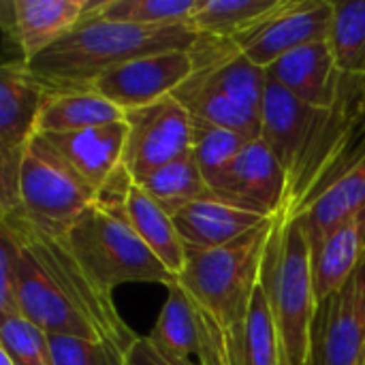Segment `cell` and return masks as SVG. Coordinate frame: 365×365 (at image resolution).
Segmentation results:
<instances>
[{
	"label": "cell",
	"mask_w": 365,
	"mask_h": 365,
	"mask_svg": "<svg viewBox=\"0 0 365 365\" xmlns=\"http://www.w3.org/2000/svg\"><path fill=\"white\" fill-rule=\"evenodd\" d=\"M365 163V77H340L338 96L323 109L312 139L289 175L284 205L299 216L334 182Z\"/></svg>",
	"instance_id": "cell-5"
},
{
	"label": "cell",
	"mask_w": 365,
	"mask_h": 365,
	"mask_svg": "<svg viewBox=\"0 0 365 365\" xmlns=\"http://www.w3.org/2000/svg\"><path fill=\"white\" fill-rule=\"evenodd\" d=\"M0 365H15V364L11 361V357H9L6 353H2V351H0Z\"/></svg>",
	"instance_id": "cell-36"
},
{
	"label": "cell",
	"mask_w": 365,
	"mask_h": 365,
	"mask_svg": "<svg viewBox=\"0 0 365 365\" xmlns=\"http://www.w3.org/2000/svg\"><path fill=\"white\" fill-rule=\"evenodd\" d=\"M192 75V58L188 49L152 53L130 60L105 75H101L92 90L124 113L152 105L173 92Z\"/></svg>",
	"instance_id": "cell-14"
},
{
	"label": "cell",
	"mask_w": 365,
	"mask_h": 365,
	"mask_svg": "<svg viewBox=\"0 0 365 365\" xmlns=\"http://www.w3.org/2000/svg\"><path fill=\"white\" fill-rule=\"evenodd\" d=\"M135 184L141 186L169 214H173L178 207H182L186 203L216 197L212 192L207 180L203 178L192 152L152 171L150 175L137 180Z\"/></svg>",
	"instance_id": "cell-27"
},
{
	"label": "cell",
	"mask_w": 365,
	"mask_h": 365,
	"mask_svg": "<svg viewBox=\"0 0 365 365\" xmlns=\"http://www.w3.org/2000/svg\"><path fill=\"white\" fill-rule=\"evenodd\" d=\"M361 365H365V361H364V364H361Z\"/></svg>",
	"instance_id": "cell-37"
},
{
	"label": "cell",
	"mask_w": 365,
	"mask_h": 365,
	"mask_svg": "<svg viewBox=\"0 0 365 365\" xmlns=\"http://www.w3.org/2000/svg\"><path fill=\"white\" fill-rule=\"evenodd\" d=\"M331 24V0H287L276 15L235 38V43L257 66L267 68L295 49L329 41Z\"/></svg>",
	"instance_id": "cell-13"
},
{
	"label": "cell",
	"mask_w": 365,
	"mask_h": 365,
	"mask_svg": "<svg viewBox=\"0 0 365 365\" xmlns=\"http://www.w3.org/2000/svg\"><path fill=\"white\" fill-rule=\"evenodd\" d=\"M0 242L11 252V263L15 272V289L19 314L41 327L47 336H75L101 340L96 329L73 308V304L58 293L49 278L38 269V265L17 246V242L2 229Z\"/></svg>",
	"instance_id": "cell-15"
},
{
	"label": "cell",
	"mask_w": 365,
	"mask_h": 365,
	"mask_svg": "<svg viewBox=\"0 0 365 365\" xmlns=\"http://www.w3.org/2000/svg\"><path fill=\"white\" fill-rule=\"evenodd\" d=\"M210 188L237 207L276 216L287 199L289 173L263 139H252L210 182Z\"/></svg>",
	"instance_id": "cell-12"
},
{
	"label": "cell",
	"mask_w": 365,
	"mask_h": 365,
	"mask_svg": "<svg viewBox=\"0 0 365 365\" xmlns=\"http://www.w3.org/2000/svg\"><path fill=\"white\" fill-rule=\"evenodd\" d=\"M96 197L98 190L81 180L36 133L21 158L19 205L41 225L68 231Z\"/></svg>",
	"instance_id": "cell-7"
},
{
	"label": "cell",
	"mask_w": 365,
	"mask_h": 365,
	"mask_svg": "<svg viewBox=\"0 0 365 365\" xmlns=\"http://www.w3.org/2000/svg\"><path fill=\"white\" fill-rule=\"evenodd\" d=\"M126 214L143 244L173 276H180L186 265L188 250L175 229L171 214L135 182L128 186L126 192Z\"/></svg>",
	"instance_id": "cell-23"
},
{
	"label": "cell",
	"mask_w": 365,
	"mask_h": 365,
	"mask_svg": "<svg viewBox=\"0 0 365 365\" xmlns=\"http://www.w3.org/2000/svg\"><path fill=\"white\" fill-rule=\"evenodd\" d=\"M365 257V212L336 229L312 250L317 308L329 299L357 269Z\"/></svg>",
	"instance_id": "cell-22"
},
{
	"label": "cell",
	"mask_w": 365,
	"mask_h": 365,
	"mask_svg": "<svg viewBox=\"0 0 365 365\" xmlns=\"http://www.w3.org/2000/svg\"><path fill=\"white\" fill-rule=\"evenodd\" d=\"M56 365H126V353L107 340L49 336Z\"/></svg>",
	"instance_id": "cell-33"
},
{
	"label": "cell",
	"mask_w": 365,
	"mask_h": 365,
	"mask_svg": "<svg viewBox=\"0 0 365 365\" xmlns=\"http://www.w3.org/2000/svg\"><path fill=\"white\" fill-rule=\"evenodd\" d=\"M150 342L171 365H214L197 312L178 282L169 287Z\"/></svg>",
	"instance_id": "cell-21"
},
{
	"label": "cell",
	"mask_w": 365,
	"mask_h": 365,
	"mask_svg": "<svg viewBox=\"0 0 365 365\" xmlns=\"http://www.w3.org/2000/svg\"><path fill=\"white\" fill-rule=\"evenodd\" d=\"M242 365H282L278 327H276L272 306H269V299L261 280L255 291L248 321H246Z\"/></svg>",
	"instance_id": "cell-30"
},
{
	"label": "cell",
	"mask_w": 365,
	"mask_h": 365,
	"mask_svg": "<svg viewBox=\"0 0 365 365\" xmlns=\"http://www.w3.org/2000/svg\"><path fill=\"white\" fill-rule=\"evenodd\" d=\"M171 218L186 248L212 250L252 233L274 216H263L218 197H210L178 207Z\"/></svg>",
	"instance_id": "cell-19"
},
{
	"label": "cell",
	"mask_w": 365,
	"mask_h": 365,
	"mask_svg": "<svg viewBox=\"0 0 365 365\" xmlns=\"http://www.w3.org/2000/svg\"><path fill=\"white\" fill-rule=\"evenodd\" d=\"M365 361V257L353 276L317 308L312 365Z\"/></svg>",
	"instance_id": "cell-11"
},
{
	"label": "cell",
	"mask_w": 365,
	"mask_h": 365,
	"mask_svg": "<svg viewBox=\"0 0 365 365\" xmlns=\"http://www.w3.org/2000/svg\"><path fill=\"white\" fill-rule=\"evenodd\" d=\"M329 45L340 73L365 77V0L334 2Z\"/></svg>",
	"instance_id": "cell-29"
},
{
	"label": "cell",
	"mask_w": 365,
	"mask_h": 365,
	"mask_svg": "<svg viewBox=\"0 0 365 365\" xmlns=\"http://www.w3.org/2000/svg\"><path fill=\"white\" fill-rule=\"evenodd\" d=\"M133 178L124 165L98 190L96 201L68 227L66 242L90 276L111 297L126 282H152L173 287V276L160 259L143 244L126 214V192Z\"/></svg>",
	"instance_id": "cell-3"
},
{
	"label": "cell",
	"mask_w": 365,
	"mask_h": 365,
	"mask_svg": "<svg viewBox=\"0 0 365 365\" xmlns=\"http://www.w3.org/2000/svg\"><path fill=\"white\" fill-rule=\"evenodd\" d=\"M323 109L310 107L267 77L261 111V137L282 163L287 173L302 160Z\"/></svg>",
	"instance_id": "cell-18"
},
{
	"label": "cell",
	"mask_w": 365,
	"mask_h": 365,
	"mask_svg": "<svg viewBox=\"0 0 365 365\" xmlns=\"http://www.w3.org/2000/svg\"><path fill=\"white\" fill-rule=\"evenodd\" d=\"M122 120L124 111L94 90L49 94L41 109L36 133H75Z\"/></svg>",
	"instance_id": "cell-25"
},
{
	"label": "cell",
	"mask_w": 365,
	"mask_h": 365,
	"mask_svg": "<svg viewBox=\"0 0 365 365\" xmlns=\"http://www.w3.org/2000/svg\"><path fill=\"white\" fill-rule=\"evenodd\" d=\"M267 77L302 103L327 109L338 96L342 73L338 71L329 41L295 49L265 68Z\"/></svg>",
	"instance_id": "cell-20"
},
{
	"label": "cell",
	"mask_w": 365,
	"mask_h": 365,
	"mask_svg": "<svg viewBox=\"0 0 365 365\" xmlns=\"http://www.w3.org/2000/svg\"><path fill=\"white\" fill-rule=\"evenodd\" d=\"M45 143L94 190H101L122 167L128 137L126 122H113L75 133H38Z\"/></svg>",
	"instance_id": "cell-17"
},
{
	"label": "cell",
	"mask_w": 365,
	"mask_h": 365,
	"mask_svg": "<svg viewBox=\"0 0 365 365\" xmlns=\"http://www.w3.org/2000/svg\"><path fill=\"white\" fill-rule=\"evenodd\" d=\"M361 212H365V163L334 182L299 214L310 248H319L327 235Z\"/></svg>",
	"instance_id": "cell-24"
},
{
	"label": "cell",
	"mask_w": 365,
	"mask_h": 365,
	"mask_svg": "<svg viewBox=\"0 0 365 365\" xmlns=\"http://www.w3.org/2000/svg\"><path fill=\"white\" fill-rule=\"evenodd\" d=\"M126 365H171L150 342V338H137V342L126 353Z\"/></svg>",
	"instance_id": "cell-35"
},
{
	"label": "cell",
	"mask_w": 365,
	"mask_h": 365,
	"mask_svg": "<svg viewBox=\"0 0 365 365\" xmlns=\"http://www.w3.org/2000/svg\"><path fill=\"white\" fill-rule=\"evenodd\" d=\"M274 218L252 233L212 250H188L178 276L203 329L214 365H242L246 321L261 280Z\"/></svg>",
	"instance_id": "cell-1"
},
{
	"label": "cell",
	"mask_w": 365,
	"mask_h": 365,
	"mask_svg": "<svg viewBox=\"0 0 365 365\" xmlns=\"http://www.w3.org/2000/svg\"><path fill=\"white\" fill-rule=\"evenodd\" d=\"M0 351L15 365H56L49 336L21 314L0 317Z\"/></svg>",
	"instance_id": "cell-32"
},
{
	"label": "cell",
	"mask_w": 365,
	"mask_h": 365,
	"mask_svg": "<svg viewBox=\"0 0 365 365\" xmlns=\"http://www.w3.org/2000/svg\"><path fill=\"white\" fill-rule=\"evenodd\" d=\"M188 51L192 58V75L184 86L218 94L261 115L267 71L257 66L233 38L199 34Z\"/></svg>",
	"instance_id": "cell-10"
},
{
	"label": "cell",
	"mask_w": 365,
	"mask_h": 365,
	"mask_svg": "<svg viewBox=\"0 0 365 365\" xmlns=\"http://www.w3.org/2000/svg\"><path fill=\"white\" fill-rule=\"evenodd\" d=\"M203 0H88L83 19H107L135 26L190 24Z\"/></svg>",
	"instance_id": "cell-28"
},
{
	"label": "cell",
	"mask_w": 365,
	"mask_h": 365,
	"mask_svg": "<svg viewBox=\"0 0 365 365\" xmlns=\"http://www.w3.org/2000/svg\"><path fill=\"white\" fill-rule=\"evenodd\" d=\"M2 314H19L17 289H15V272L11 263L9 248L0 242V317Z\"/></svg>",
	"instance_id": "cell-34"
},
{
	"label": "cell",
	"mask_w": 365,
	"mask_h": 365,
	"mask_svg": "<svg viewBox=\"0 0 365 365\" xmlns=\"http://www.w3.org/2000/svg\"><path fill=\"white\" fill-rule=\"evenodd\" d=\"M287 0H203L190 26L199 34L240 38L276 15Z\"/></svg>",
	"instance_id": "cell-26"
},
{
	"label": "cell",
	"mask_w": 365,
	"mask_h": 365,
	"mask_svg": "<svg viewBox=\"0 0 365 365\" xmlns=\"http://www.w3.org/2000/svg\"><path fill=\"white\" fill-rule=\"evenodd\" d=\"M261 284L278 327L282 365H312L317 319L312 248L299 216H293L287 205L274 216L263 255Z\"/></svg>",
	"instance_id": "cell-4"
},
{
	"label": "cell",
	"mask_w": 365,
	"mask_h": 365,
	"mask_svg": "<svg viewBox=\"0 0 365 365\" xmlns=\"http://www.w3.org/2000/svg\"><path fill=\"white\" fill-rule=\"evenodd\" d=\"M128 137L122 165L133 182L186 156L192 145L190 113L175 96L124 113Z\"/></svg>",
	"instance_id": "cell-9"
},
{
	"label": "cell",
	"mask_w": 365,
	"mask_h": 365,
	"mask_svg": "<svg viewBox=\"0 0 365 365\" xmlns=\"http://www.w3.org/2000/svg\"><path fill=\"white\" fill-rule=\"evenodd\" d=\"M248 141H252V139H248V137H244L240 133L192 120V145H190V152H192L203 178L207 180V184L240 154V150Z\"/></svg>",
	"instance_id": "cell-31"
},
{
	"label": "cell",
	"mask_w": 365,
	"mask_h": 365,
	"mask_svg": "<svg viewBox=\"0 0 365 365\" xmlns=\"http://www.w3.org/2000/svg\"><path fill=\"white\" fill-rule=\"evenodd\" d=\"M47 90L28 73L24 60L0 68V207L9 212L19 205L21 158L36 135Z\"/></svg>",
	"instance_id": "cell-8"
},
{
	"label": "cell",
	"mask_w": 365,
	"mask_h": 365,
	"mask_svg": "<svg viewBox=\"0 0 365 365\" xmlns=\"http://www.w3.org/2000/svg\"><path fill=\"white\" fill-rule=\"evenodd\" d=\"M197 36L190 24L135 26L92 17L26 62V68L47 94L86 92L101 75L143 56L188 49Z\"/></svg>",
	"instance_id": "cell-2"
},
{
	"label": "cell",
	"mask_w": 365,
	"mask_h": 365,
	"mask_svg": "<svg viewBox=\"0 0 365 365\" xmlns=\"http://www.w3.org/2000/svg\"><path fill=\"white\" fill-rule=\"evenodd\" d=\"M0 227L38 265V269L49 278L58 293H62L73 304V308L96 329L101 340L113 342L124 353L130 351L139 336L122 321L113 297L105 295L90 280L66 242V231L41 225L21 205L2 212Z\"/></svg>",
	"instance_id": "cell-6"
},
{
	"label": "cell",
	"mask_w": 365,
	"mask_h": 365,
	"mask_svg": "<svg viewBox=\"0 0 365 365\" xmlns=\"http://www.w3.org/2000/svg\"><path fill=\"white\" fill-rule=\"evenodd\" d=\"M86 9L88 0H11L2 4V26L30 62L79 26Z\"/></svg>",
	"instance_id": "cell-16"
}]
</instances>
